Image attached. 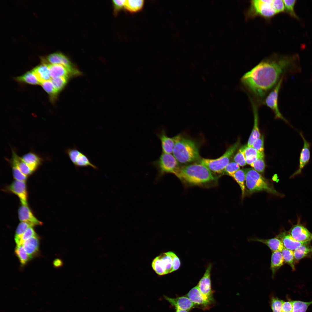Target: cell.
I'll use <instances>...</instances> for the list:
<instances>
[{
  "label": "cell",
  "mask_w": 312,
  "mask_h": 312,
  "mask_svg": "<svg viewBox=\"0 0 312 312\" xmlns=\"http://www.w3.org/2000/svg\"><path fill=\"white\" fill-rule=\"evenodd\" d=\"M157 136L161 142L162 153L169 154L172 153L175 144L174 137L168 136L164 129H162L159 132Z\"/></svg>",
  "instance_id": "obj_22"
},
{
  "label": "cell",
  "mask_w": 312,
  "mask_h": 312,
  "mask_svg": "<svg viewBox=\"0 0 312 312\" xmlns=\"http://www.w3.org/2000/svg\"><path fill=\"white\" fill-rule=\"evenodd\" d=\"M298 56L263 60L243 75L241 82L258 101L262 102L284 75L300 71Z\"/></svg>",
  "instance_id": "obj_1"
},
{
  "label": "cell",
  "mask_w": 312,
  "mask_h": 312,
  "mask_svg": "<svg viewBox=\"0 0 312 312\" xmlns=\"http://www.w3.org/2000/svg\"><path fill=\"white\" fill-rule=\"evenodd\" d=\"M42 63L47 64H60L69 68H75L69 60L62 53L57 52L51 54L42 60Z\"/></svg>",
  "instance_id": "obj_17"
},
{
  "label": "cell",
  "mask_w": 312,
  "mask_h": 312,
  "mask_svg": "<svg viewBox=\"0 0 312 312\" xmlns=\"http://www.w3.org/2000/svg\"><path fill=\"white\" fill-rule=\"evenodd\" d=\"M243 170L246 175V185L249 192L261 191L275 194L277 192L270 186L265 179L254 169L246 168Z\"/></svg>",
  "instance_id": "obj_6"
},
{
  "label": "cell",
  "mask_w": 312,
  "mask_h": 312,
  "mask_svg": "<svg viewBox=\"0 0 312 312\" xmlns=\"http://www.w3.org/2000/svg\"><path fill=\"white\" fill-rule=\"evenodd\" d=\"M163 297L175 309L189 311L192 308L197 307L186 296L175 298H170L166 295H164Z\"/></svg>",
  "instance_id": "obj_15"
},
{
  "label": "cell",
  "mask_w": 312,
  "mask_h": 312,
  "mask_svg": "<svg viewBox=\"0 0 312 312\" xmlns=\"http://www.w3.org/2000/svg\"><path fill=\"white\" fill-rule=\"evenodd\" d=\"M144 1L143 0H125L124 8L131 12H135L140 10L143 7Z\"/></svg>",
  "instance_id": "obj_30"
},
{
  "label": "cell",
  "mask_w": 312,
  "mask_h": 312,
  "mask_svg": "<svg viewBox=\"0 0 312 312\" xmlns=\"http://www.w3.org/2000/svg\"><path fill=\"white\" fill-rule=\"evenodd\" d=\"M284 260L281 252H272V254L270 264V269L273 276L276 271L284 264Z\"/></svg>",
  "instance_id": "obj_28"
},
{
  "label": "cell",
  "mask_w": 312,
  "mask_h": 312,
  "mask_svg": "<svg viewBox=\"0 0 312 312\" xmlns=\"http://www.w3.org/2000/svg\"><path fill=\"white\" fill-rule=\"evenodd\" d=\"M281 253L284 262L290 266L293 270H295L294 261L295 260L294 251L285 248L281 251Z\"/></svg>",
  "instance_id": "obj_34"
},
{
  "label": "cell",
  "mask_w": 312,
  "mask_h": 312,
  "mask_svg": "<svg viewBox=\"0 0 312 312\" xmlns=\"http://www.w3.org/2000/svg\"><path fill=\"white\" fill-rule=\"evenodd\" d=\"M250 10L254 14L266 18H270L277 14L274 7L273 0L252 1Z\"/></svg>",
  "instance_id": "obj_9"
},
{
  "label": "cell",
  "mask_w": 312,
  "mask_h": 312,
  "mask_svg": "<svg viewBox=\"0 0 312 312\" xmlns=\"http://www.w3.org/2000/svg\"><path fill=\"white\" fill-rule=\"evenodd\" d=\"M240 143L238 140L236 143L230 147L224 153L219 157L211 159L202 158L197 162L206 166L214 174H223L224 170L239 147Z\"/></svg>",
  "instance_id": "obj_5"
},
{
  "label": "cell",
  "mask_w": 312,
  "mask_h": 312,
  "mask_svg": "<svg viewBox=\"0 0 312 312\" xmlns=\"http://www.w3.org/2000/svg\"><path fill=\"white\" fill-rule=\"evenodd\" d=\"M17 81L33 85L40 84L32 70L27 72L21 76L16 78Z\"/></svg>",
  "instance_id": "obj_31"
},
{
  "label": "cell",
  "mask_w": 312,
  "mask_h": 312,
  "mask_svg": "<svg viewBox=\"0 0 312 312\" xmlns=\"http://www.w3.org/2000/svg\"><path fill=\"white\" fill-rule=\"evenodd\" d=\"M291 301L293 306L292 312H306L309 306L312 304V301L308 302L296 300Z\"/></svg>",
  "instance_id": "obj_38"
},
{
  "label": "cell",
  "mask_w": 312,
  "mask_h": 312,
  "mask_svg": "<svg viewBox=\"0 0 312 312\" xmlns=\"http://www.w3.org/2000/svg\"><path fill=\"white\" fill-rule=\"evenodd\" d=\"M9 190L16 195L22 205H27V192L25 182L15 180L8 187Z\"/></svg>",
  "instance_id": "obj_18"
},
{
  "label": "cell",
  "mask_w": 312,
  "mask_h": 312,
  "mask_svg": "<svg viewBox=\"0 0 312 312\" xmlns=\"http://www.w3.org/2000/svg\"><path fill=\"white\" fill-rule=\"evenodd\" d=\"M285 10L291 16L298 19L299 17L296 15L294 10V6L296 3V0H283Z\"/></svg>",
  "instance_id": "obj_39"
},
{
  "label": "cell",
  "mask_w": 312,
  "mask_h": 312,
  "mask_svg": "<svg viewBox=\"0 0 312 312\" xmlns=\"http://www.w3.org/2000/svg\"><path fill=\"white\" fill-rule=\"evenodd\" d=\"M181 265L179 258L173 252H164L153 261L151 266L155 273L159 275H165L178 270Z\"/></svg>",
  "instance_id": "obj_4"
},
{
  "label": "cell",
  "mask_w": 312,
  "mask_h": 312,
  "mask_svg": "<svg viewBox=\"0 0 312 312\" xmlns=\"http://www.w3.org/2000/svg\"><path fill=\"white\" fill-rule=\"evenodd\" d=\"M310 242L300 246L294 251L295 260L298 261L306 257L310 256L312 254V246Z\"/></svg>",
  "instance_id": "obj_27"
},
{
  "label": "cell",
  "mask_w": 312,
  "mask_h": 312,
  "mask_svg": "<svg viewBox=\"0 0 312 312\" xmlns=\"http://www.w3.org/2000/svg\"><path fill=\"white\" fill-rule=\"evenodd\" d=\"M283 301L274 298L272 300L271 307L273 312H281Z\"/></svg>",
  "instance_id": "obj_47"
},
{
  "label": "cell",
  "mask_w": 312,
  "mask_h": 312,
  "mask_svg": "<svg viewBox=\"0 0 312 312\" xmlns=\"http://www.w3.org/2000/svg\"><path fill=\"white\" fill-rule=\"evenodd\" d=\"M21 157L23 160L34 171L36 170L41 164V158L33 152L27 153Z\"/></svg>",
  "instance_id": "obj_29"
},
{
  "label": "cell",
  "mask_w": 312,
  "mask_h": 312,
  "mask_svg": "<svg viewBox=\"0 0 312 312\" xmlns=\"http://www.w3.org/2000/svg\"><path fill=\"white\" fill-rule=\"evenodd\" d=\"M12 166L13 176L16 180L25 181H26L27 176L23 174L16 166Z\"/></svg>",
  "instance_id": "obj_46"
},
{
  "label": "cell",
  "mask_w": 312,
  "mask_h": 312,
  "mask_svg": "<svg viewBox=\"0 0 312 312\" xmlns=\"http://www.w3.org/2000/svg\"><path fill=\"white\" fill-rule=\"evenodd\" d=\"M273 4L277 14L285 11V6L283 0H273Z\"/></svg>",
  "instance_id": "obj_48"
},
{
  "label": "cell",
  "mask_w": 312,
  "mask_h": 312,
  "mask_svg": "<svg viewBox=\"0 0 312 312\" xmlns=\"http://www.w3.org/2000/svg\"><path fill=\"white\" fill-rule=\"evenodd\" d=\"M62 261L60 259H56L53 261L54 266L56 268L60 267L62 265Z\"/></svg>",
  "instance_id": "obj_51"
},
{
  "label": "cell",
  "mask_w": 312,
  "mask_h": 312,
  "mask_svg": "<svg viewBox=\"0 0 312 312\" xmlns=\"http://www.w3.org/2000/svg\"><path fill=\"white\" fill-rule=\"evenodd\" d=\"M36 236L37 235L32 227H29L21 236L20 245H22L25 241L29 238Z\"/></svg>",
  "instance_id": "obj_45"
},
{
  "label": "cell",
  "mask_w": 312,
  "mask_h": 312,
  "mask_svg": "<svg viewBox=\"0 0 312 312\" xmlns=\"http://www.w3.org/2000/svg\"><path fill=\"white\" fill-rule=\"evenodd\" d=\"M51 78L64 77L70 79L81 75V73L76 68H69L60 64H48Z\"/></svg>",
  "instance_id": "obj_12"
},
{
  "label": "cell",
  "mask_w": 312,
  "mask_h": 312,
  "mask_svg": "<svg viewBox=\"0 0 312 312\" xmlns=\"http://www.w3.org/2000/svg\"><path fill=\"white\" fill-rule=\"evenodd\" d=\"M289 233L297 241L300 242L310 241L312 240V233L301 224L294 225Z\"/></svg>",
  "instance_id": "obj_16"
},
{
  "label": "cell",
  "mask_w": 312,
  "mask_h": 312,
  "mask_svg": "<svg viewBox=\"0 0 312 312\" xmlns=\"http://www.w3.org/2000/svg\"><path fill=\"white\" fill-rule=\"evenodd\" d=\"M22 245L26 252L32 258L38 251L39 238L37 236L33 237L25 241Z\"/></svg>",
  "instance_id": "obj_25"
},
{
  "label": "cell",
  "mask_w": 312,
  "mask_h": 312,
  "mask_svg": "<svg viewBox=\"0 0 312 312\" xmlns=\"http://www.w3.org/2000/svg\"><path fill=\"white\" fill-rule=\"evenodd\" d=\"M250 241L259 242L267 245L272 252H281L285 248L281 241L277 237L269 239L254 238Z\"/></svg>",
  "instance_id": "obj_23"
},
{
  "label": "cell",
  "mask_w": 312,
  "mask_h": 312,
  "mask_svg": "<svg viewBox=\"0 0 312 312\" xmlns=\"http://www.w3.org/2000/svg\"><path fill=\"white\" fill-rule=\"evenodd\" d=\"M32 71L38 80L41 83L43 82L51 80V76L48 65L45 63L42 64L35 67Z\"/></svg>",
  "instance_id": "obj_26"
},
{
  "label": "cell",
  "mask_w": 312,
  "mask_h": 312,
  "mask_svg": "<svg viewBox=\"0 0 312 312\" xmlns=\"http://www.w3.org/2000/svg\"><path fill=\"white\" fill-rule=\"evenodd\" d=\"M240 166L234 161L230 162L225 168L223 174H226L231 177L238 170Z\"/></svg>",
  "instance_id": "obj_41"
},
{
  "label": "cell",
  "mask_w": 312,
  "mask_h": 312,
  "mask_svg": "<svg viewBox=\"0 0 312 312\" xmlns=\"http://www.w3.org/2000/svg\"><path fill=\"white\" fill-rule=\"evenodd\" d=\"M175 312H189V311L182 310L179 309H176Z\"/></svg>",
  "instance_id": "obj_52"
},
{
  "label": "cell",
  "mask_w": 312,
  "mask_h": 312,
  "mask_svg": "<svg viewBox=\"0 0 312 312\" xmlns=\"http://www.w3.org/2000/svg\"><path fill=\"white\" fill-rule=\"evenodd\" d=\"M244 152L245 158L255 157H264V155H261L252 146H248L247 145H244Z\"/></svg>",
  "instance_id": "obj_44"
},
{
  "label": "cell",
  "mask_w": 312,
  "mask_h": 312,
  "mask_svg": "<svg viewBox=\"0 0 312 312\" xmlns=\"http://www.w3.org/2000/svg\"><path fill=\"white\" fill-rule=\"evenodd\" d=\"M125 0H113L112 3L114 7V12L115 14H117L118 12L124 7V4Z\"/></svg>",
  "instance_id": "obj_49"
},
{
  "label": "cell",
  "mask_w": 312,
  "mask_h": 312,
  "mask_svg": "<svg viewBox=\"0 0 312 312\" xmlns=\"http://www.w3.org/2000/svg\"><path fill=\"white\" fill-rule=\"evenodd\" d=\"M152 164L157 169V178H159L167 173L174 174L180 165L173 155L171 154L162 153Z\"/></svg>",
  "instance_id": "obj_7"
},
{
  "label": "cell",
  "mask_w": 312,
  "mask_h": 312,
  "mask_svg": "<svg viewBox=\"0 0 312 312\" xmlns=\"http://www.w3.org/2000/svg\"><path fill=\"white\" fill-rule=\"evenodd\" d=\"M244 149V146L239 149L233 159V161L241 166H244L246 164Z\"/></svg>",
  "instance_id": "obj_40"
},
{
  "label": "cell",
  "mask_w": 312,
  "mask_h": 312,
  "mask_svg": "<svg viewBox=\"0 0 312 312\" xmlns=\"http://www.w3.org/2000/svg\"><path fill=\"white\" fill-rule=\"evenodd\" d=\"M293 306L291 301H283L282 308L281 312H292Z\"/></svg>",
  "instance_id": "obj_50"
},
{
  "label": "cell",
  "mask_w": 312,
  "mask_h": 312,
  "mask_svg": "<svg viewBox=\"0 0 312 312\" xmlns=\"http://www.w3.org/2000/svg\"><path fill=\"white\" fill-rule=\"evenodd\" d=\"M282 242L284 247L288 249L294 250L301 245L310 241L300 242L296 241L287 231L282 232L276 236Z\"/></svg>",
  "instance_id": "obj_21"
},
{
  "label": "cell",
  "mask_w": 312,
  "mask_h": 312,
  "mask_svg": "<svg viewBox=\"0 0 312 312\" xmlns=\"http://www.w3.org/2000/svg\"><path fill=\"white\" fill-rule=\"evenodd\" d=\"M174 174L190 184L203 185L215 182L218 177L205 166L198 163L180 165Z\"/></svg>",
  "instance_id": "obj_2"
},
{
  "label": "cell",
  "mask_w": 312,
  "mask_h": 312,
  "mask_svg": "<svg viewBox=\"0 0 312 312\" xmlns=\"http://www.w3.org/2000/svg\"><path fill=\"white\" fill-rule=\"evenodd\" d=\"M239 185L241 190L242 196L244 197L245 192V184L246 175L243 169H239L232 176Z\"/></svg>",
  "instance_id": "obj_32"
},
{
  "label": "cell",
  "mask_w": 312,
  "mask_h": 312,
  "mask_svg": "<svg viewBox=\"0 0 312 312\" xmlns=\"http://www.w3.org/2000/svg\"><path fill=\"white\" fill-rule=\"evenodd\" d=\"M299 133L303 141L304 144L300 153L298 168L291 176V178L300 174L302 169L309 164L310 160L311 144L306 140L302 132L299 131Z\"/></svg>",
  "instance_id": "obj_13"
},
{
  "label": "cell",
  "mask_w": 312,
  "mask_h": 312,
  "mask_svg": "<svg viewBox=\"0 0 312 312\" xmlns=\"http://www.w3.org/2000/svg\"><path fill=\"white\" fill-rule=\"evenodd\" d=\"M211 265L209 264L204 275L197 285L199 290L204 298L213 303L215 302L213 291L212 289L211 280Z\"/></svg>",
  "instance_id": "obj_11"
},
{
  "label": "cell",
  "mask_w": 312,
  "mask_h": 312,
  "mask_svg": "<svg viewBox=\"0 0 312 312\" xmlns=\"http://www.w3.org/2000/svg\"><path fill=\"white\" fill-rule=\"evenodd\" d=\"M283 77L282 78L276 85L269 93L262 103L272 110L274 113L276 118L282 120L287 124L290 125L288 121L280 112L278 107V93L283 81Z\"/></svg>",
  "instance_id": "obj_8"
},
{
  "label": "cell",
  "mask_w": 312,
  "mask_h": 312,
  "mask_svg": "<svg viewBox=\"0 0 312 312\" xmlns=\"http://www.w3.org/2000/svg\"><path fill=\"white\" fill-rule=\"evenodd\" d=\"M33 226L29 223L24 222H21L19 224L16 230L14 238L17 245H20L21 237L27 229Z\"/></svg>",
  "instance_id": "obj_35"
},
{
  "label": "cell",
  "mask_w": 312,
  "mask_h": 312,
  "mask_svg": "<svg viewBox=\"0 0 312 312\" xmlns=\"http://www.w3.org/2000/svg\"><path fill=\"white\" fill-rule=\"evenodd\" d=\"M250 99L252 105L254 114V124L247 144L248 146H251L254 142L261 136L259 128V117L257 105L252 99L250 98Z\"/></svg>",
  "instance_id": "obj_20"
},
{
  "label": "cell",
  "mask_w": 312,
  "mask_h": 312,
  "mask_svg": "<svg viewBox=\"0 0 312 312\" xmlns=\"http://www.w3.org/2000/svg\"><path fill=\"white\" fill-rule=\"evenodd\" d=\"M251 146L259 154L264 155V137L263 135L257 139Z\"/></svg>",
  "instance_id": "obj_43"
},
{
  "label": "cell",
  "mask_w": 312,
  "mask_h": 312,
  "mask_svg": "<svg viewBox=\"0 0 312 312\" xmlns=\"http://www.w3.org/2000/svg\"><path fill=\"white\" fill-rule=\"evenodd\" d=\"M40 85L49 95L52 100L53 101L55 99L58 93L54 88L51 80L43 82Z\"/></svg>",
  "instance_id": "obj_36"
},
{
  "label": "cell",
  "mask_w": 312,
  "mask_h": 312,
  "mask_svg": "<svg viewBox=\"0 0 312 312\" xmlns=\"http://www.w3.org/2000/svg\"><path fill=\"white\" fill-rule=\"evenodd\" d=\"M250 166L258 172L263 173L265 168L264 157L258 158Z\"/></svg>",
  "instance_id": "obj_42"
},
{
  "label": "cell",
  "mask_w": 312,
  "mask_h": 312,
  "mask_svg": "<svg viewBox=\"0 0 312 312\" xmlns=\"http://www.w3.org/2000/svg\"><path fill=\"white\" fill-rule=\"evenodd\" d=\"M10 162L12 166H16L23 174L27 176L31 174L34 171L23 160L21 157L18 156L13 150Z\"/></svg>",
  "instance_id": "obj_24"
},
{
  "label": "cell",
  "mask_w": 312,
  "mask_h": 312,
  "mask_svg": "<svg viewBox=\"0 0 312 312\" xmlns=\"http://www.w3.org/2000/svg\"><path fill=\"white\" fill-rule=\"evenodd\" d=\"M186 296L194 303L197 307L203 310L210 308L213 304L206 299L199 290L197 286L192 288L186 294Z\"/></svg>",
  "instance_id": "obj_14"
},
{
  "label": "cell",
  "mask_w": 312,
  "mask_h": 312,
  "mask_svg": "<svg viewBox=\"0 0 312 312\" xmlns=\"http://www.w3.org/2000/svg\"><path fill=\"white\" fill-rule=\"evenodd\" d=\"M15 252L22 266L25 265L32 259L26 252L22 245H17Z\"/></svg>",
  "instance_id": "obj_33"
},
{
  "label": "cell",
  "mask_w": 312,
  "mask_h": 312,
  "mask_svg": "<svg viewBox=\"0 0 312 312\" xmlns=\"http://www.w3.org/2000/svg\"><path fill=\"white\" fill-rule=\"evenodd\" d=\"M18 216L20 221L28 223L33 226L42 224V223L34 216L27 205H22L19 207Z\"/></svg>",
  "instance_id": "obj_19"
},
{
  "label": "cell",
  "mask_w": 312,
  "mask_h": 312,
  "mask_svg": "<svg viewBox=\"0 0 312 312\" xmlns=\"http://www.w3.org/2000/svg\"><path fill=\"white\" fill-rule=\"evenodd\" d=\"M175 144L173 154L179 164H191L200 159L198 146L194 141L178 134L174 136Z\"/></svg>",
  "instance_id": "obj_3"
},
{
  "label": "cell",
  "mask_w": 312,
  "mask_h": 312,
  "mask_svg": "<svg viewBox=\"0 0 312 312\" xmlns=\"http://www.w3.org/2000/svg\"><path fill=\"white\" fill-rule=\"evenodd\" d=\"M66 153L76 168L91 167L95 170L98 169L87 155L76 147L67 148Z\"/></svg>",
  "instance_id": "obj_10"
},
{
  "label": "cell",
  "mask_w": 312,
  "mask_h": 312,
  "mask_svg": "<svg viewBox=\"0 0 312 312\" xmlns=\"http://www.w3.org/2000/svg\"><path fill=\"white\" fill-rule=\"evenodd\" d=\"M69 78L64 77L52 78L51 80L58 93L62 90L66 85Z\"/></svg>",
  "instance_id": "obj_37"
}]
</instances>
